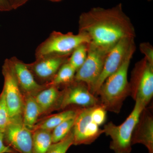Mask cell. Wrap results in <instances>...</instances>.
<instances>
[{"label": "cell", "instance_id": "27", "mask_svg": "<svg viewBox=\"0 0 153 153\" xmlns=\"http://www.w3.org/2000/svg\"><path fill=\"white\" fill-rule=\"evenodd\" d=\"M13 10H16L24 5L30 0H8Z\"/></svg>", "mask_w": 153, "mask_h": 153}, {"label": "cell", "instance_id": "31", "mask_svg": "<svg viewBox=\"0 0 153 153\" xmlns=\"http://www.w3.org/2000/svg\"><path fill=\"white\" fill-rule=\"evenodd\" d=\"M149 153H151L149 152Z\"/></svg>", "mask_w": 153, "mask_h": 153}, {"label": "cell", "instance_id": "23", "mask_svg": "<svg viewBox=\"0 0 153 153\" xmlns=\"http://www.w3.org/2000/svg\"><path fill=\"white\" fill-rule=\"evenodd\" d=\"M11 118L6 105L4 90L0 94V131H4L10 122Z\"/></svg>", "mask_w": 153, "mask_h": 153}, {"label": "cell", "instance_id": "16", "mask_svg": "<svg viewBox=\"0 0 153 153\" xmlns=\"http://www.w3.org/2000/svg\"><path fill=\"white\" fill-rule=\"evenodd\" d=\"M79 108L65 109L58 113L46 116L43 118L39 119L33 130L37 129H44L52 131L63 122L76 117Z\"/></svg>", "mask_w": 153, "mask_h": 153}, {"label": "cell", "instance_id": "4", "mask_svg": "<svg viewBox=\"0 0 153 153\" xmlns=\"http://www.w3.org/2000/svg\"><path fill=\"white\" fill-rule=\"evenodd\" d=\"M90 40L84 33L71 32L63 33L53 31L49 37L40 44L35 52L36 58L48 56H68L79 45L89 44Z\"/></svg>", "mask_w": 153, "mask_h": 153}, {"label": "cell", "instance_id": "29", "mask_svg": "<svg viewBox=\"0 0 153 153\" xmlns=\"http://www.w3.org/2000/svg\"><path fill=\"white\" fill-rule=\"evenodd\" d=\"M48 1L53 2H59L63 0H48Z\"/></svg>", "mask_w": 153, "mask_h": 153}, {"label": "cell", "instance_id": "1", "mask_svg": "<svg viewBox=\"0 0 153 153\" xmlns=\"http://www.w3.org/2000/svg\"><path fill=\"white\" fill-rule=\"evenodd\" d=\"M79 31L87 35L89 45L108 52L122 39L135 38L134 27L121 3L110 8H92L79 16Z\"/></svg>", "mask_w": 153, "mask_h": 153}, {"label": "cell", "instance_id": "19", "mask_svg": "<svg viewBox=\"0 0 153 153\" xmlns=\"http://www.w3.org/2000/svg\"><path fill=\"white\" fill-rule=\"evenodd\" d=\"M76 70L66 61L59 68L52 81L47 85L64 88L74 81Z\"/></svg>", "mask_w": 153, "mask_h": 153}, {"label": "cell", "instance_id": "28", "mask_svg": "<svg viewBox=\"0 0 153 153\" xmlns=\"http://www.w3.org/2000/svg\"><path fill=\"white\" fill-rule=\"evenodd\" d=\"M13 10L8 0H0V11L7 12Z\"/></svg>", "mask_w": 153, "mask_h": 153}, {"label": "cell", "instance_id": "22", "mask_svg": "<svg viewBox=\"0 0 153 153\" xmlns=\"http://www.w3.org/2000/svg\"><path fill=\"white\" fill-rule=\"evenodd\" d=\"M72 145H73L72 129L62 140L52 143L46 153H66Z\"/></svg>", "mask_w": 153, "mask_h": 153}, {"label": "cell", "instance_id": "10", "mask_svg": "<svg viewBox=\"0 0 153 153\" xmlns=\"http://www.w3.org/2000/svg\"><path fill=\"white\" fill-rule=\"evenodd\" d=\"M99 104L98 97L91 93L85 83L74 80L62 90L60 110L70 105L89 108Z\"/></svg>", "mask_w": 153, "mask_h": 153}, {"label": "cell", "instance_id": "30", "mask_svg": "<svg viewBox=\"0 0 153 153\" xmlns=\"http://www.w3.org/2000/svg\"><path fill=\"white\" fill-rule=\"evenodd\" d=\"M147 1H151L152 0H147Z\"/></svg>", "mask_w": 153, "mask_h": 153}, {"label": "cell", "instance_id": "17", "mask_svg": "<svg viewBox=\"0 0 153 153\" xmlns=\"http://www.w3.org/2000/svg\"><path fill=\"white\" fill-rule=\"evenodd\" d=\"M24 106L22 121L28 129L33 131L41 117L40 108L35 97L31 95H24Z\"/></svg>", "mask_w": 153, "mask_h": 153}, {"label": "cell", "instance_id": "8", "mask_svg": "<svg viewBox=\"0 0 153 153\" xmlns=\"http://www.w3.org/2000/svg\"><path fill=\"white\" fill-rule=\"evenodd\" d=\"M93 107L79 108L72 128L73 145H90L104 133L91 119Z\"/></svg>", "mask_w": 153, "mask_h": 153}, {"label": "cell", "instance_id": "5", "mask_svg": "<svg viewBox=\"0 0 153 153\" xmlns=\"http://www.w3.org/2000/svg\"><path fill=\"white\" fill-rule=\"evenodd\" d=\"M130 95L147 107L153 96V64L144 57L138 61L129 82Z\"/></svg>", "mask_w": 153, "mask_h": 153}, {"label": "cell", "instance_id": "15", "mask_svg": "<svg viewBox=\"0 0 153 153\" xmlns=\"http://www.w3.org/2000/svg\"><path fill=\"white\" fill-rule=\"evenodd\" d=\"M61 96L62 90L53 85H47L36 94L34 97L40 108L41 116L60 110Z\"/></svg>", "mask_w": 153, "mask_h": 153}, {"label": "cell", "instance_id": "14", "mask_svg": "<svg viewBox=\"0 0 153 153\" xmlns=\"http://www.w3.org/2000/svg\"><path fill=\"white\" fill-rule=\"evenodd\" d=\"M132 145L141 144L153 153V117L146 107L141 114L131 138Z\"/></svg>", "mask_w": 153, "mask_h": 153}, {"label": "cell", "instance_id": "6", "mask_svg": "<svg viewBox=\"0 0 153 153\" xmlns=\"http://www.w3.org/2000/svg\"><path fill=\"white\" fill-rule=\"evenodd\" d=\"M4 78L3 90L11 120H22L24 97L17 81L13 65L10 58H7L2 67Z\"/></svg>", "mask_w": 153, "mask_h": 153}, {"label": "cell", "instance_id": "20", "mask_svg": "<svg viewBox=\"0 0 153 153\" xmlns=\"http://www.w3.org/2000/svg\"><path fill=\"white\" fill-rule=\"evenodd\" d=\"M88 44H84L79 45L74 49L68 57V63L76 71L85 62L88 52Z\"/></svg>", "mask_w": 153, "mask_h": 153}, {"label": "cell", "instance_id": "3", "mask_svg": "<svg viewBox=\"0 0 153 153\" xmlns=\"http://www.w3.org/2000/svg\"><path fill=\"white\" fill-rule=\"evenodd\" d=\"M146 107L140 102L135 101L132 111L123 123L117 126L110 122L104 126V133L111 139L109 147L114 153L131 152L133 133L141 114Z\"/></svg>", "mask_w": 153, "mask_h": 153}, {"label": "cell", "instance_id": "7", "mask_svg": "<svg viewBox=\"0 0 153 153\" xmlns=\"http://www.w3.org/2000/svg\"><path fill=\"white\" fill-rule=\"evenodd\" d=\"M136 50L135 38H126L120 40L108 52L103 68L95 83L92 93L97 94L100 88L105 79L119 68L130 53Z\"/></svg>", "mask_w": 153, "mask_h": 153}, {"label": "cell", "instance_id": "18", "mask_svg": "<svg viewBox=\"0 0 153 153\" xmlns=\"http://www.w3.org/2000/svg\"><path fill=\"white\" fill-rule=\"evenodd\" d=\"M52 131L37 129L32 131L34 153H46L52 144Z\"/></svg>", "mask_w": 153, "mask_h": 153}, {"label": "cell", "instance_id": "26", "mask_svg": "<svg viewBox=\"0 0 153 153\" xmlns=\"http://www.w3.org/2000/svg\"><path fill=\"white\" fill-rule=\"evenodd\" d=\"M4 131H0V153H16L5 144L4 139Z\"/></svg>", "mask_w": 153, "mask_h": 153}, {"label": "cell", "instance_id": "13", "mask_svg": "<svg viewBox=\"0 0 153 153\" xmlns=\"http://www.w3.org/2000/svg\"><path fill=\"white\" fill-rule=\"evenodd\" d=\"M13 65L14 71L19 87L23 95L35 96L47 85H41L36 81L27 63L19 60L16 57L10 58Z\"/></svg>", "mask_w": 153, "mask_h": 153}, {"label": "cell", "instance_id": "11", "mask_svg": "<svg viewBox=\"0 0 153 153\" xmlns=\"http://www.w3.org/2000/svg\"><path fill=\"white\" fill-rule=\"evenodd\" d=\"M4 142L16 153H34L32 131L22 120H11L4 131Z\"/></svg>", "mask_w": 153, "mask_h": 153}, {"label": "cell", "instance_id": "2", "mask_svg": "<svg viewBox=\"0 0 153 153\" xmlns=\"http://www.w3.org/2000/svg\"><path fill=\"white\" fill-rule=\"evenodd\" d=\"M135 52L129 54L119 68L105 79L99 89L97 96H99L100 104L107 111L119 113L123 102L130 95L128 73Z\"/></svg>", "mask_w": 153, "mask_h": 153}, {"label": "cell", "instance_id": "12", "mask_svg": "<svg viewBox=\"0 0 153 153\" xmlns=\"http://www.w3.org/2000/svg\"><path fill=\"white\" fill-rule=\"evenodd\" d=\"M69 57L57 55L43 56L36 58L34 62L27 63V65L36 81L41 85H45L52 81L59 68Z\"/></svg>", "mask_w": 153, "mask_h": 153}, {"label": "cell", "instance_id": "9", "mask_svg": "<svg viewBox=\"0 0 153 153\" xmlns=\"http://www.w3.org/2000/svg\"><path fill=\"white\" fill-rule=\"evenodd\" d=\"M88 47L87 58L83 65L76 71L74 80L85 83L92 93L102 71L108 52L89 44Z\"/></svg>", "mask_w": 153, "mask_h": 153}, {"label": "cell", "instance_id": "21", "mask_svg": "<svg viewBox=\"0 0 153 153\" xmlns=\"http://www.w3.org/2000/svg\"><path fill=\"white\" fill-rule=\"evenodd\" d=\"M75 117H76L65 121L52 131V143H55L62 140L68 134L73 128Z\"/></svg>", "mask_w": 153, "mask_h": 153}, {"label": "cell", "instance_id": "25", "mask_svg": "<svg viewBox=\"0 0 153 153\" xmlns=\"http://www.w3.org/2000/svg\"><path fill=\"white\" fill-rule=\"evenodd\" d=\"M140 51L144 55L147 60L153 64V47L149 42H143L140 44Z\"/></svg>", "mask_w": 153, "mask_h": 153}, {"label": "cell", "instance_id": "24", "mask_svg": "<svg viewBox=\"0 0 153 153\" xmlns=\"http://www.w3.org/2000/svg\"><path fill=\"white\" fill-rule=\"evenodd\" d=\"M107 111L104 107L100 104L93 106L91 113L92 120L99 126L102 125L106 121Z\"/></svg>", "mask_w": 153, "mask_h": 153}]
</instances>
